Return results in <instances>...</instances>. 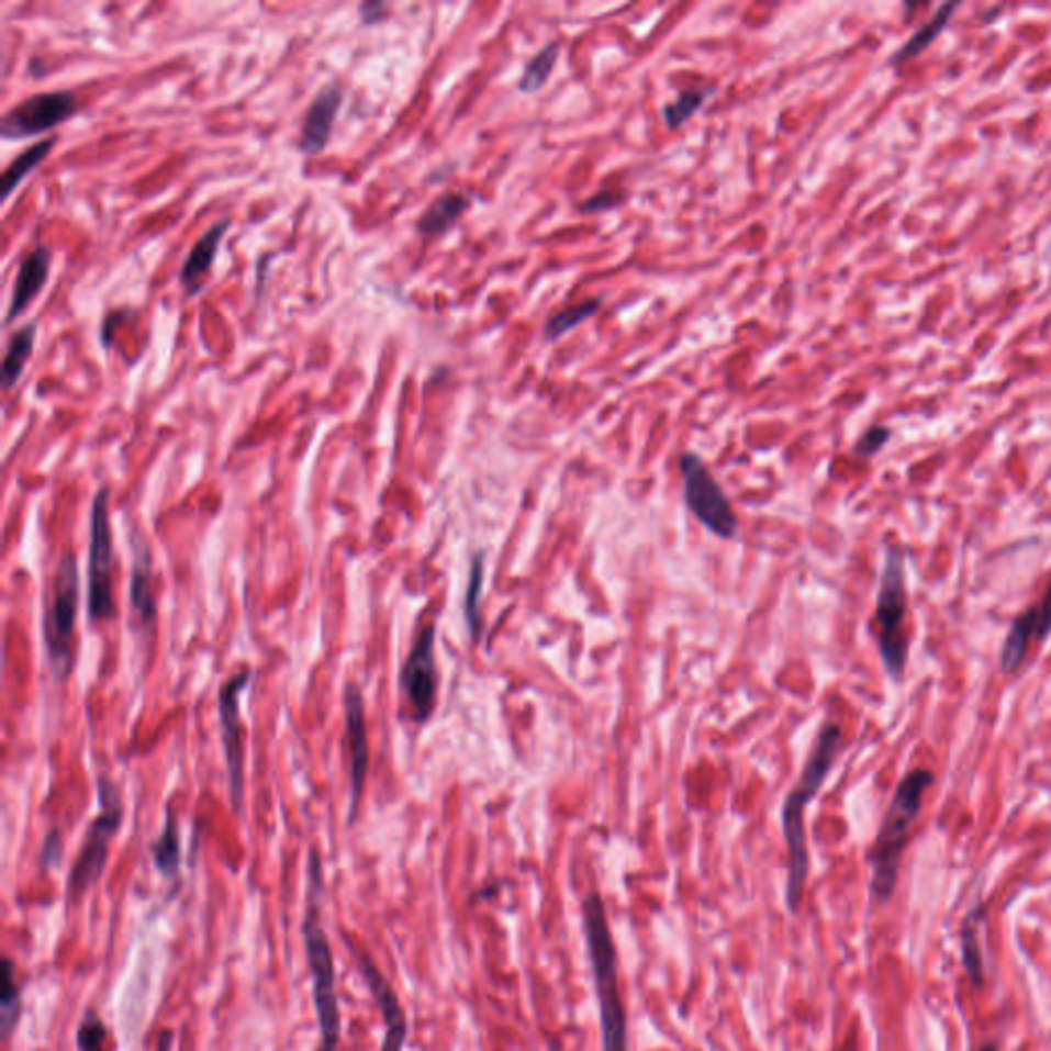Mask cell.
Wrapping results in <instances>:
<instances>
[{
  "instance_id": "obj_27",
  "label": "cell",
  "mask_w": 1051,
  "mask_h": 1051,
  "mask_svg": "<svg viewBox=\"0 0 1051 1051\" xmlns=\"http://www.w3.org/2000/svg\"><path fill=\"white\" fill-rule=\"evenodd\" d=\"M600 306H602L600 300H583V302L571 304V306H567L563 311L552 314V316L547 318V323H545V327H543L545 342H547V344L559 342L569 331L580 327L585 321H590L592 316H596Z\"/></svg>"
},
{
  "instance_id": "obj_14",
  "label": "cell",
  "mask_w": 1051,
  "mask_h": 1051,
  "mask_svg": "<svg viewBox=\"0 0 1051 1051\" xmlns=\"http://www.w3.org/2000/svg\"><path fill=\"white\" fill-rule=\"evenodd\" d=\"M349 949L356 958V963H358V970H360V975L366 982V986L370 989L374 1003H377L378 1010L382 1015V1022H384V1036H382V1046H380V1051H403L405 1043H407V1033H409V1022L407 1015H405V1008L401 1005L396 992H394L391 982L384 977V973L380 972L374 959L370 958L366 951L358 949L356 944L349 942Z\"/></svg>"
},
{
  "instance_id": "obj_13",
  "label": "cell",
  "mask_w": 1051,
  "mask_h": 1051,
  "mask_svg": "<svg viewBox=\"0 0 1051 1051\" xmlns=\"http://www.w3.org/2000/svg\"><path fill=\"white\" fill-rule=\"evenodd\" d=\"M344 713H346V748L349 756V824L356 821L360 812L361 795L370 769V739L366 723V701L364 692L356 682H349L344 689Z\"/></svg>"
},
{
  "instance_id": "obj_20",
  "label": "cell",
  "mask_w": 1051,
  "mask_h": 1051,
  "mask_svg": "<svg viewBox=\"0 0 1051 1051\" xmlns=\"http://www.w3.org/2000/svg\"><path fill=\"white\" fill-rule=\"evenodd\" d=\"M469 208H471V198L455 191L444 193L438 200L427 205V210L417 222V231L424 236L444 235L455 226L458 220L462 219V214Z\"/></svg>"
},
{
  "instance_id": "obj_37",
  "label": "cell",
  "mask_w": 1051,
  "mask_h": 1051,
  "mask_svg": "<svg viewBox=\"0 0 1051 1051\" xmlns=\"http://www.w3.org/2000/svg\"><path fill=\"white\" fill-rule=\"evenodd\" d=\"M980 1051H998V1048H996L994 1043H988V1046H984Z\"/></svg>"
},
{
  "instance_id": "obj_30",
  "label": "cell",
  "mask_w": 1051,
  "mask_h": 1051,
  "mask_svg": "<svg viewBox=\"0 0 1051 1051\" xmlns=\"http://www.w3.org/2000/svg\"><path fill=\"white\" fill-rule=\"evenodd\" d=\"M485 555L477 552L472 557L471 575H469V588L465 596V620L471 633L472 641L479 639L481 633V618H479V597L483 594V580H485Z\"/></svg>"
},
{
  "instance_id": "obj_12",
  "label": "cell",
  "mask_w": 1051,
  "mask_h": 1051,
  "mask_svg": "<svg viewBox=\"0 0 1051 1051\" xmlns=\"http://www.w3.org/2000/svg\"><path fill=\"white\" fill-rule=\"evenodd\" d=\"M79 110V101L70 91L35 93L13 110L7 111L0 122V134L7 141H23L49 132L70 120Z\"/></svg>"
},
{
  "instance_id": "obj_9",
  "label": "cell",
  "mask_w": 1051,
  "mask_h": 1051,
  "mask_svg": "<svg viewBox=\"0 0 1051 1051\" xmlns=\"http://www.w3.org/2000/svg\"><path fill=\"white\" fill-rule=\"evenodd\" d=\"M680 474L684 481V502L694 518L708 533L723 540H731L738 534V518L729 497L708 471L705 460L694 452L680 456Z\"/></svg>"
},
{
  "instance_id": "obj_31",
  "label": "cell",
  "mask_w": 1051,
  "mask_h": 1051,
  "mask_svg": "<svg viewBox=\"0 0 1051 1051\" xmlns=\"http://www.w3.org/2000/svg\"><path fill=\"white\" fill-rule=\"evenodd\" d=\"M627 202V193L623 189H602L600 193H594L588 198L583 204L578 205L581 214H594V212H608L613 208H618Z\"/></svg>"
},
{
  "instance_id": "obj_28",
  "label": "cell",
  "mask_w": 1051,
  "mask_h": 1051,
  "mask_svg": "<svg viewBox=\"0 0 1051 1051\" xmlns=\"http://www.w3.org/2000/svg\"><path fill=\"white\" fill-rule=\"evenodd\" d=\"M559 54H561L559 42H550L543 49H538L524 66V72L518 80L519 93L533 94L540 91L559 63Z\"/></svg>"
},
{
  "instance_id": "obj_3",
  "label": "cell",
  "mask_w": 1051,
  "mask_h": 1051,
  "mask_svg": "<svg viewBox=\"0 0 1051 1051\" xmlns=\"http://www.w3.org/2000/svg\"><path fill=\"white\" fill-rule=\"evenodd\" d=\"M325 892L323 866L316 850L309 854V890L306 912L302 920V939L309 970L313 975V1003L321 1031L318 1051H337L342 1039V1010L335 982V958L329 937L321 923V895Z\"/></svg>"
},
{
  "instance_id": "obj_29",
  "label": "cell",
  "mask_w": 1051,
  "mask_h": 1051,
  "mask_svg": "<svg viewBox=\"0 0 1051 1051\" xmlns=\"http://www.w3.org/2000/svg\"><path fill=\"white\" fill-rule=\"evenodd\" d=\"M713 91H715L713 87H689L680 91L678 99L663 108V120L668 127L678 130L684 126L696 111L703 110L708 94Z\"/></svg>"
},
{
  "instance_id": "obj_17",
  "label": "cell",
  "mask_w": 1051,
  "mask_h": 1051,
  "mask_svg": "<svg viewBox=\"0 0 1051 1051\" xmlns=\"http://www.w3.org/2000/svg\"><path fill=\"white\" fill-rule=\"evenodd\" d=\"M132 580H130V604L144 627H153L157 620V602L153 594V555L150 547L141 534L132 538Z\"/></svg>"
},
{
  "instance_id": "obj_22",
  "label": "cell",
  "mask_w": 1051,
  "mask_h": 1051,
  "mask_svg": "<svg viewBox=\"0 0 1051 1051\" xmlns=\"http://www.w3.org/2000/svg\"><path fill=\"white\" fill-rule=\"evenodd\" d=\"M958 9V2H947V4H942L941 9H939V13L932 16L926 25H923L918 32L912 35L910 40H908L904 46L895 52L894 56L890 58V64L897 66V64L908 63L912 58L920 56L926 47L930 46V44L941 35L942 30L951 23L953 13H955Z\"/></svg>"
},
{
  "instance_id": "obj_4",
  "label": "cell",
  "mask_w": 1051,
  "mask_h": 1051,
  "mask_svg": "<svg viewBox=\"0 0 1051 1051\" xmlns=\"http://www.w3.org/2000/svg\"><path fill=\"white\" fill-rule=\"evenodd\" d=\"M935 785L930 770L916 769L908 772L895 789L892 803L879 826L875 842L869 850L871 864V895L877 904H890L894 897L899 864L908 845V834L923 812L926 791Z\"/></svg>"
},
{
  "instance_id": "obj_5",
  "label": "cell",
  "mask_w": 1051,
  "mask_h": 1051,
  "mask_svg": "<svg viewBox=\"0 0 1051 1051\" xmlns=\"http://www.w3.org/2000/svg\"><path fill=\"white\" fill-rule=\"evenodd\" d=\"M906 616H908V594H906L904 550L897 545H892L885 552V563L879 580L875 625H877L879 656L885 672L894 682L904 680L908 656H910V637L906 633Z\"/></svg>"
},
{
  "instance_id": "obj_19",
  "label": "cell",
  "mask_w": 1051,
  "mask_h": 1051,
  "mask_svg": "<svg viewBox=\"0 0 1051 1051\" xmlns=\"http://www.w3.org/2000/svg\"><path fill=\"white\" fill-rule=\"evenodd\" d=\"M228 226H231V220H219L214 226H210L205 231V235L189 251L188 259L181 267V283L186 286L189 297H193L202 288L204 278L212 269V264H214L216 253L220 249V243L226 235Z\"/></svg>"
},
{
  "instance_id": "obj_36",
  "label": "cell",
  "mask_w": 1051,
  "mask_h": 1051,
  "mask_svg": "<svg viewBox=\"0 0 1051 1051\" xmlns=\"http://www.w3.org/2000/svg\"><path fill=\"white\" fill-rule=\"evenodd\" d=\"M174 1031H169V1029H167V1031H163V1033L158 1036L157 1048H155V1051H174Z\"/></svg>"
},
{
  "instance_id": "obj_34",
  "label": "cell",
  "mask_w": 1051,
  "mask_h": 1051,
  "mask_svg": "<svg viewBox=\"0 0 1051 1051\" xmlns=\"http://www.w3.org/2000/svg\"><path fill=\"white\" fill-rule=\"evenodd\" d=\"M387 11L389 7L384 2H378V0H372V2H361L360 4V19L364 25H377L380 21L387 19Z\"/></svg>"
},
{
  "instance_id": "obj_38",
  "label": "cell",
  "mask_w": 1051,
  "mask_h": 1051,
  "mask_svg": "<svg viewBox=\"0 0 1051 1051\" xmlns=\"http://www.w3.org/2000/svg\"><path fill=\"white\" fill-rule=\"evenodd\" d=\"M99 1051H108V1050H99Z\"/></svg>"
},
{
  "instance_id": "obj_35",
  "label": "cell",
  "mask_w": 1051,
  "mask_h": 1051,
  "mask_svg": "<svg viewBox=\"0 0 1051 1051\" xmlns=\"http://www.w3.org/2000/svg\"><path fill=\"white\" fill-rule=\"evenodd\" d=\"M126 316L127 313H111L105 316L103 327H101V342H103V346L110 347L113 327H120V323H122Z\"/></svg>"
},
{
  "instance_id": "obj_7",
  "label": "cell",
  "mask_w": 1051,
  "mask_h": 1051,
  "mask_svg": "<svg viewBox=\"0 0 1051 1051\" xmlns=\"http://www.w3.org/2000/svg\"><path fill=\"white\" fill-rule=\"evenodd\" d=\"M97 801L99 816L94 817L85 834L79 857L66 881V897L70 904H75L103 877V871L110 861L111 840L118 836L124 824V803L118 786L113 785L108 776L97 779Z\"/></svg>"
},
{
  "instance_id": "obj_15",
  "label": "cell",
  "mask_w": 1051,
  "mask_h": 1051,
  "mask_svg": "<svg viewBox=\"0 0 1051 1051\" xmlns=\"http://www.w3.org/2000/svg\"><path fill=\"white\" fill-rule=\"evenodd\" d=\"M1051 635V580L1043 597L1015 618L1000 651V670L1015 674L1027 658L1031 639L1046 641Z\"/></svg>"
},
{
  "instance_id": "obj_23",
  "label": "cell",
  "mask_w": 1051,
  "mask_h": 1051,
  "mask_svg": "<svg viewBox=\"0 0 1051 1051\" xmlns=\"http://www.w3.org/2000/svg\"><path fill=\"white\" fill-rule=\"evenodd\" d=\"M37 335V325L30 323L23 329L15 331L9 339L7 354H4V364H2V384L4 391H11L16 384V380L23 374L27 361L32 358L33 344Z\"/></svg>"
},
{
  "instance_id": "obj_24",
  "label": "cell",
  "mask_w": 1051,
  "mask_h": 1051,
  "mask_svg": "<svg viewBox=\"0 0 1051 1051\" xmlns=\"http://www.w3.org/2000/svg\"><path fill=\"white\" fill-rule=\"evenodd\" d=\"M982 920H984V906H975L961 925V961L975 988H980L986 977L984 958L977 942V925Z\"/></svg>"
},
{
  "instance_id": "obj_25",
  "label": "cell",
  "mask_w": 1051,
  "mask_h": 1051,
  "mask_svg": "<svg viewBox=\"0 0 1051 1051\" xmlns=\"http://www.w3.org/2000/svg\"><path fill=\"white\" fill-rule=\"evenodd\" d=\"M155 866L160 871V875L167 879L179 877L181 871V838H179V828L174 812L167 814L165 828L158 836L157 842L150 847Z\"/></svg>"
},
{
  "instance_id": "obj_8",
  "label": "cell",
  "mask_w": 1051,
  "mask_h": 1051,
  "mask_svg": "<svg viewBox=\"0 0 1051 1051\" xmlns=\"http://www.w3.org/2000/svg\"><path fill=\"white\" fill-rule=\"evenodd\" d=\"M87 608L94 623H108L115 616L113 602V536L110 522V489L101 487L91 507V543L87 571Z\"/></svg>"
},
{
  "instance_id": "obj_6",
  "label": "cell",
  "mask_w": 1051,
  "mask_h": 1051,
  "mask_svg": "<svg viewBox=\"0 0 1051 1051\" xmlns=\"http://www.w3.org/2000/svg\"><path fill=\"white\" fill-rule=\"evenodd\" d=\"M79 608V561L72 552H66L54 575L44 614V645L49 670L56 680H66L75 668V633Z\"/></svg>"
},
{
  "instance_id": "obj_2",
  "label": "cell",
  "mask_w": 1051,
  "mask_h": 1051,
  "mask_svg": "<svg viewBox=\"0 0 1051 1051\" xmlns=\"http://www.w3.org/2000/svg\"><path fill=\"white\" fill-rule=\"evenodd\" d=\"M581 928L594 975L602 1051H628L627 1008L620 996L618 951L604 899L597 892L585 895L581 902Z\"/></svg>"
},
{
  "instance_id": "obj_33",
  "label": "cell",
  "mask_w": 1051,
  "mask_h": 1051,
  "mask_svg": "<svg viewBox=\"0 0 1051 1051\" xmlns=\"http://www.w3.org/2000/svg\"><path fill=\"white\" fill-rule=\"evenodd\" d=\"M63 832H60L58 828H54L52 832L47 834L46 840H44L42 854H40V863H42V866H44L46 871H49V869H56L58 864L63 863Z\"/></svg>"
},
{
  "instance_id": "obj_18",
  "label": "cell",
  "mask_w": 1051,
  "mask_h": 1051,
  "mask_svg": "<svg viewBox=\"0 0 1051 1051\" xmlns=\"http://www.w3.org/2000/svg\"><path fill=\"white\" fill-rule=\"evenodd\" d=\"M49 259H52V255L46 247H37L21 261L19 273H16L15 288H13V297H11V306L7 311V323L15 321L19 314L25 313V309L44 290L47 273H49Z\"/></svg>"
},
{
  "instance_id": "obj_1",
  "label": "cell",
  "mask_w": 1051,
  "mask_h": 1051,
  "mask_svg": "<svg viewBox=\"0 0 1051 1051\" xmlns=\"http://www.w3.org/2000/svg\"><path fill=\"white\" fill-rule=\"evenodd\" d=\"M842 748V729L836 723L828 722L817 734L814 750L807 758V764L801 772L797 783L786 793L781 824L789 848V877H786V908L795 916L800 914L805 885L809 877V850L805 832V807L814 801L819 789L826 783L834 762Z\"/></svg>"
},
{
  "instance_id": "obj_11",
  "label": "cell",
  "mask_w": 1051,
  "mask_h": 1051,
  "mask_svg": "<svg viewBox=\"0 0 1051 1051\" xmlns=\"http://www.w3.org/2000/svg\"><path fill=\"white\" fill-rule=\"evenodd\" d=\"M401 692L411 708V719L427 723L438 703V666H436V625H425L413 639L407 659L401 668Z\"/></svg>"
},
{
  "instance_id": "obj_26",
  "label": "cell",
  "mask_w": 1051,
  "mask_h": 1051,
  "mask_svg": "<svg viewBox=\"0 0 1051 1051\" xmlns=\"http://www.w3.org/2000/svg\"><path fill=\"white\" fill-rule=\"evenodd\" d=\"M56 144V138H47V141L37 142L30 146L27 150H23L15 160H11V165L4 169V174L0 177V188H2V200H7L13 191H15L16 186L32 174L33 169L44 160V158L52 153Z\"/></svg>"
},
{
  "instance_id": "obj_16",
  "label": "cell",
  "mask_w": 1051,
  "mask_h": 1051,
  "mask_svg": "<svg viewBox=\"0 0 1051 1051\" xmlns=\"http://www.w3.org/2000/svg\"><path fill=\"white\" fill-rule=\"evenodd\" d=\"M342 101H344V91L339 85H325L318 93L314 94L309 110L304 113L302 130H300L299 146L304 155H318L327 146L337 122Z\"/></svg>"
},
{
  "instance_id": "obj_32",
  "label": "cell",
  "mask_w": 1051,
  "mask_h": 1051,
  "mask_svg": "<svg viewBox=\"0 0 1051 1051\" xmlns=\"http://www.w3.org/2000/svg\"><path fill=\"white\" fill-rule=\"evenodd\" d=\"M892 438V432L883 425H873L864 432L861 439L857 441L854 446V452L859 456H864V458H871V456L877 455L879 450L887 444V439Z\"/></svg>"
},
{
  "instance_id": "obj_21",
  "label": "cell",
  "mask_w": 1051,
  "mask_h": 1051,
  "mask_svg": "<svg viewBox=\"0 0 1051 1051\" xmlns=\"http://www.w3.org/2000/svg\"><path fill=\"white\" fill-rule=\"evenodd\" d=\"M23 1015V992L16 982L13 959H2V980H0V1033L4 1039L13 1031Z\"/></svg>"
},
{
  "instance_id": "obj_10",
  "label": "cell",
  "mask_w": 1051,
  "mask_h": 1051,
  "mask_svg": "<svg viewBox=\"0 0 1051 1051\" xmlns=\"http://www.w3.org/2000/svg\"><path fill=\"white\" fill-rule=\"evenodd\" d=\"M251 684V670L241 668L231 675L219 692L220 727L224 758L228 770V791L236 814L243 812L245 803V725L241 719V694Z\"/></svg>"
}]
</instances>
